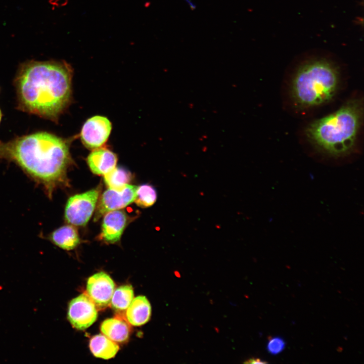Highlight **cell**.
I'll use <instances>...</instances> for the list:
<instances>
[{"label":"cell","instance_id":"cell-1","mask_svg":"<svg viewBox=\"0 0 364 364\" xmlns=\"http://www.w3.org/2000/svg\"><path fill=\"white\" fill-rule=\"evenodd\" d=\"M72 73L71 66L64 61L23 62L14 81L17 108L57 121L71 102Z\"/></svg>","mask_w":364,"mask_h":364},{"label":"cell","instance_id":"cell-2","mask_svg":"<svg viewBox=\"0 0 364 364\" xmlns=\"http://www.w3.org/2000/svg\"><path fill=\"white\" fill-rule=\"evenodd\" d=\"M70 141L46 131L0 141V158L15 163L51 199L58 187L67 183L66 172L72 162Z\"/></svg>","mask_w":364,"mask_h":364},{"label":"cell","instance_id":"cell-3","mask_svg":"<svg viewBox=\"0 0 364 364\" xmlns=\"http://www.w3.org/2000/svg\"><path fill=\"white\" fill-rule=\"evenodd\" d=\"M363 113L362 99L352 97L335 112L310 123L305 135L316 153L340 163L356 153Z\"/></svg>","mask_w":364,"mask_h":364},{"label":"cell","instance_id":"cell-4","mask_svg":"<svg viewBox=\"0 0 364 364\" xmlns=\"http://www.w3.org/2000/svg\"><path fill=\"white\" fill-rule=\"evenodd\" d=\"M341 67L336 58L324 50L304 53L298 60L290 94L296 106L309 109L326 105L338 94Z\"/></svg>","mask_w":364,"mask_h":364},{"label":"cell","instance_id":"cell-5","mask_svg":"<svg viewBox=\"0 0 364 364\" xmlns=\"http://www.w3.org/2000/svg\"><path fill=\"white\" fill-rule=\"evenodd\" d=\"M99 193L97 188L70 197L65 209L66 221L75 226L85 225L95 209Z\"/></svg>","mask_w":364,"mask_h":364},{"label":"cell","instance_id":"cell-6","mask_svg":"<svg viewBox=\"0 0 364 364\" xmlns=\"http://www.w3.org/2000/svg\"><path fill=\"white\" fill-rule=\"evenodd\" d=\"M97 307L87 293H83L69 303L67 318L75 329L83 330L89 327L97 320Z\"/></svg>","mask_w":364,"mask_h":364},{"label":"cell","instance_id":"cell-7","mask_svg":"<svg viewBox=\"0 0 364 364\" xmlns=\"http://www.w3.org/2000/svg\"><path fill=\"white\" fill-rule=\"evenodd\" d=\"M137 188V186L127 184L121 189L109 188L105 191L98 205L95 220H98L109 211L123 208L133 202Z\"/></svg>","mask_w":364,"mask_h":364},{"label":"cell","instance_id":"cell-8","mask_svg":"<svg viewBox=\"0 0 364 364\" xmlns=\"http://www.w3.org/2000/svg\"><path fill=\"white\" fill-rule=\"evenodd\" d=\"M112 129L109 120L102 116H95L83 124L81 133V141L89 149H96L102 146L108 140Z\"/></svg>","mask_w":364,"mask_h":364},{"label":"cell","instance_id":"cell-9","mask_svg":"<svg viewBox=\"0 0 364 364\" xmlns=\"http://www.w3.org/2000/svg\"><path fill=\"white\" fill-rule=\"evenodd\" d=\"M114 289L113 281L103 271L91 276L87 282V294L99 310L106 308L110 303Z\"/></svg>","mask_w":364,"mask_h":364},{"label":"cell","instance_id":"cell-10","mask_svg":"<svg viewBox=\"0 0 364 364\" xmlns=\"http://www.w3.org/2000/svg\"><path fill=\"white\" fill-rule=\"evenodd\" d=\"M127 222V217L124 211L118 209L107 212L102 225V238L109 243L118 242Z\"/></svg>","mask_w":364,"mask_h":364},{"label":"cell","instance_id":"cell-11","mask_svg":"<svg viewBox=\"0 0 364 364\" xmlns=\"http://www.w3.org/2000/svg\"><path fill=\"white\" fill-rule=\"evenodd\" d=\"M116 154L106 148L94 149L88 156L87 162L91 171L98 175H105L113 170L116 165Z\"/></svg>","mask_w":364,"mask_h":364},{"label":"cell","instance_id":"cell-12","mask_svg":"<svg viewBox=\"0 0 364 364\" xmlns=\"http://www.w3.org/2000/svg\"><path fill=\"white\" fill-rule=\"evenodd\" d=\"M151 314V306L147 298L139 296L133 298L126 309L127 322L134 326L147 323Z\"/></svg>","mask_w":364,"mask_h":364},{"label":"cell","instance_id":"cell-13","mask_svg":"<svg viewBox=\"0 0 364 364\" xmlns=\"http://www.w3.org/2000/svg\"><path fill=\"white\" fill-rule=\"evenodd\" d=\"M48 239L58 247L66 250H72L80 243L77 231L70 225H63L55 230L49 235Z\"/></svg>","mask_w":364,"mask_h":364},{"label":"cell","instance_id":"cell-14","mask_svg":"<svg viewBox=\"0 0 364 364\" xmlns=\"http://www.w3.org/2000/svg\"><path fill=\"white\" fill-rule=\"evenodd\" d=\"M101 330L104 335L116 342L125 341L130 332L127 323L117 317L104 321L101 325Z\"/></svg>","mask_w":364,"mask_h":364},{"label":"cell","instance_id":"cell-15","mask_svg":"<svg viewBox=\"0 0 364 364\" xmlns=\"http://www.w3.org/2000/svg\"><path fill=\"white\" fill-rule=\"evenodd\" d=\"M89 348L95 356L104 359L114 357L119 349L115 342L102 334L96 335L91 339Z\"/></svg>","mask_w":364,"mask_h":364},{"label":"cell","instance_id":"cell-16","mask_svg":"<svg viewBox=\"0 0 364 364\" xmlns=\"http://www.w3.org/2000/svg\"><path fill=\"white\" fill-rule=\"evenodd\" d=\"M133 299V291L130 285L120 286L113 293L111 307L117 312H123L127 309Z\"/></svg>","mask_w":364,"mask_h":364},{"label":"cell","instance_id":"cell-17","mask_svg":"<svg viewBox=\"0 0 364 364\" xmlns=\"http://www.w3.org/2000/svg\"><path fill=\"white\" fill-rule=\"evenodd\" d=\"M131 178V174L127 170L121 167H115L104 175V180L109 189L119 190L122 189Z\"/></svg>","mask_w":364,"mask_h":364},{"label":"cell","instance_id":"cell-18","mask_svg":"<svg viewBox=\"0 0 364 364\" xmlns=\"http://www.w3.org/2000/svg\"><path fill=\"white\" fill-rule=\"evenodd\" d=\"M157 193L154 187L145 184L138 187L134 202L140 207L145 208L151 206L156 201Z\"/></svg>","mask_w":364,"mask_h":364},{"label":"cell","instance_id":"cell-19","mask_svg":"<svg viewBox=\"0 0 364 364\" xmlns=\"http://www.w3.org/2000/svg\"><path fill=\"white\" fill-rule=\"evenodd\" d=\"M285 346L283 339L280 337L271 338L268 342L267 349L272 354H277L281 352Z\"/></svg>","mask_w":364,"mask_h":364},{"label":"cell","instance_id":"cell-20","mask_svg":"<svg viewBox=\"0 0 364 364\" xmlns=\"http://www.w3.org/2000/svg\"><path fill=\"white\" fill-rule=\"evenodd\" d=\"M244 363H254V364H256V363H263H263H266L267 362H266V361H263V360H261V359H260V358H250V359H248L247 360H246V361H245Z\"/></svg>","mask_w":364,"mask_h":364},{"label":"cell","instance_id":"cell-21","mask_svg":"<svg viewBox=\"0 0 364 364\" xmlns=\"http://www.w3.org/2000/svg\"><path fill=\"white\" fill-rule=\"evenodd\" d=\"M1 118H2V112H1V109H0V122H1Z\"/></svg>","mask_w":364,"mask_h":364}]
</instances>
